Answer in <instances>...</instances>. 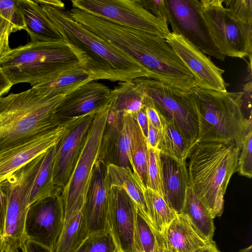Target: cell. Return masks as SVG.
<instances>
[{
	"label": "cell",
	"instance_id": "41",
	"mask_svg": "<svg viewBox=\"0 0 252 252\" xmlns=\"http://www.w3.org/2000/svg\"><path fill=\"white\" fill-rule=\"evenodd\" d=\"M19 249L22 252H52L50 249L27 238L23 240Z\"/></svg>",
	"mask_w": 252,
	"mask_h": 252
},
{
	"label": "cell",
	"instance_id": "17",
	"mask_svg": "<svg viewBox=\"0 0 252 252\" xmlns=\"http://www.w3.org/2000/svg\"><path fill=\"white\" fill-rule=\"evenodd\" d=\"M71 120L0 152V184L21 167L56 145L67 130Z\"/></svg>",
	"mask_w": 252,
	"mask_h": 252
},
{
	"label": "cell",
	"instance_id": "11",
	"mask_svg": "<svg viewBox=\"0 0 252 252\" xmlns=\"http://www.w3.org/2000/svg\"><path fill=\"white\" fill-rule=\"evenodd\" d=\"M168 23L172 32L181 35L205 54L221 61L226 57L217 47L199 9V0H165Z\"/></svg>",
	"mask_w": 252,
	"mask_h": 252
},
{
	"label": "cell",
	"instance_id": "47",
	"mask_svg": "<svg viewBox=\"0 0 252 252\" xmlns=\"http://www.w3.org/2000/svg\"><path fill=\"white\" fill-rule=\"evenodd\" d=\"M40 3L48 4L51 6L58 7L60 8H65L64 3L61 1L57 0H37Z\"/></svg>",
	"mask_w": 252,
	"mask_h": 252
},
{
	"label": "cell",
	"instance_id": "39",
	"mask_svg": "<svg viewBox=\"0 0 252 252\" xmlns=\"http://www.w3.org/2000/svg\"><path fill=\"white\" fill-rule=\"evenodd\" d=\"M11 33L10 22L0 15V60L11 49L9 39Z\"/></svg>",
	"mask_w": 252,
	"mask_h": 252
},
{
	"label": "cell",
	"instance_id": "4",
	"mask_svg": "<svg viewBox=\"0 0 252 252\" xmlns=\"http://www.w3.org/2000/svg\"><path fill=\"white\" fill-rule=\"evenodd\" d=\"M86 54L65 41L30 42L11 49L0 60V66L13 85L32 87L67 68L81 66L86 71Z\"/></svg>",
	"mask_w": 252,
	"mask_h": 252
},
{
	"label": "cell",
	"instance_id": "35",
	"mask_svg": "<svg viewBox=\"0 0 252 252\" xmlns=\"http://www.w3.org/2000/svg\"><path fill=\"white\" fill-rule=\"evenodd\" d=\"M0 15L10 22L12 32L26 30L24 18L17 0H0Z\"/></svg>",
	"mask_w": 252,
	"mask_h": 252
},
{
	"label": "cell",
	"instance_id": "12",
	"mask_svg": "<svg viewBox=\"0 0 252 252\" xmlns=\"http://www.w3.org/2000/svg\"><path fill=\"white\" fill-rule=\"evenodd\" d=\"M63 224V210L60 194L39 199L29 206L24 227L25 238L52 250Z\"/></svg>",
	"mask_w": 252,
	"mask_h": 252
},
{
	"label": "cell",
	"instance_id": "21",
	"mask_svg": "<svg viewBox=\"0 0 252 252\" xmlns=\"http://www.w3.org/2000/svg\"><path fill=\"white\" fill-rule=\"evenodd\" d=\"M163 237L165 249L169 252H194L209 243L199 235L183 214H178L172 220Z\"/></svg>",
	"mask_w": 252,
	"mask_h": 252
},
{
	"label": "cell",
	"instance_id": "30",
	"mask_svg": "<svg viewBox=\"0 0 252 252\" xmlns=\"http://www.w3.org/2000/svg\"><path fill=\"white\" fill-rule=\"evenodd\" d=\"M88 236L82 212H80L64 223L52 252H74Z\"/></svg>",
	"mask_w": 252,
	"mask_h": 252
},
{
	"label": "cell",
	"instance_id": "48",
	"mask_svg": "<svg viewBox=\"0 0 252 252\" xmlns=\"http://www.w3.org/2000/svg\"><path fill=\"white\" fill-rule=\"evenodd\" d=\"M6 246V242L3 236L0 235V252H2Z\"/></svg>",
	"mask_w": 252,
	"mask_h": 252
},
{
	"label": "cell",
	"instance_id": "10",
	"mask_svg": "<svg viewBox=\"0 0 252 252\" xmlns=\"http://www.w3.org/2000/svg\"><path fill=\"white\" fill-rule=\"evenodd\" d=\"M72 7L110 21L141 29L166 38L168 23L146 10L138 0H73Z\"/></svg>",
	"mask_w": 252,
	"mask_h": 252
},
{
	"label": "cell",
	"instance_id": "6",
	"mask_svg": "<svg viewBox=\"0 0 252 252\" xmlns=\"http://www.w3.org/2000/svg\"><path fill=\"white\" fill-rule=\"evenodd\" d=\"M110 103L97 111L87 132L71 176L61 191L64 223L82 212L94 165L100 157Z\"/></svg>",
	"mask_w": 252,
	"mask_h": 252
},
{
	"label": "cell",
	"instance_id": "33",
	"mask_svg": "<svg viewBox=\"0 0 252 252\" xmlns=\"http://www.w3.org/2000/svg\"><path fill=\"white\" fill-rule=\"evenodd\" d=\"M147 164L146 187L157 191L163 197L160 151L147 146Z\"/></svg>",
	"mask_w": 252,
	"mask_h": 252
},
{
	"label": "cell",
	"instance_id": "50",
	"mask_svg": "<svg viewBox=\"0 0 252 252\" xmlns=\"http://www.w3.org/2000/svg\"><path fill=\"white\" fill-rule=\"evenodd\" d=\"M239 252H252V246L242 249L239 251Z\"/></svg>",
	"mask_w": 252,
	"mask_h": 252
},
{
	"label": "cell",
	"instance_id": "42",
	"mask_svg": "<svg viewBox=\"0 0 252 252\" xmlns=\"http://www.w3.org/2000/svg\"><path fill=\"white\" fill-rule=\"evenodd\" d=\"M7 209V197L0 184V235L3 236Z\"/></svg>",
	"mask_w": 252,
	"mask_h": 252
},
{
	"label": "cell",
	"instance_id": "2",
	"mask_svg": "<svg viewBox=\"0 0 252 252\" xmlns=\"http://www.w3.org/2000/svg\"><path fill=\"white\" fill-rule=\"evenodd\" d=\"M65 96L44 95L32 87L0 97V152L60 126L56 112Z\"/></svg>",
	"mask_w": 252,
	"mask_h": 252
},
{
	"label": "cell",
	"instance_id": "5",
	"mask_svg": "<svg viewBox=\"0 0 252 252\" xmlns=\"http://www.w3.org/2000/svg\"><path fill=\"white\" fill-rule=\"evenodd\" d=\"M198 116L196 143L230 142L241 149L244 137L252 128V117L243 112V92L217 91L193 88L190 92Z\"/></svg>",
	"mask_w": 252,
	"mask_h": 252
},
{
	"label": "cell",
	"instance_id": "32",
	"mask_svg": "<svg viewBox=\"0 0 252 252\" xmlns=\"http://www.w3.org/2000/svg\"><path fill=\"white\" fill-rule=\"evenodd\" d=\"M147 150L146 139L134 118L130 147L134 168L133 172L139 176L145 185L147 177Z\"/></svg>",
	"mask_w": 252,
	"mask_h": 252
},
{
	"label": "cell",
	"instance_id": "38",
	"mask_svg": "<svg viewBox=\"0 0 252 252\" xmlns=\"http://www.w3.org/2000/svg\"><path fill=\"white\" fill-rule=\"evenodd\" d=\"M138 0L146 10L157 18L168 23L169 12L165 0Z\"/></svg>",
	"mask_w": 252,
	"mask_h": 252
},
{
	"label": "cell",
	"instance_id": "45",
	"mask_svg": "<svg viewBox=\"0 0 252 252\" xmlns=\"http://www.w3.org/2000/svg\"><path fill=\"white\" fill-rule=\"evenodd\" d=\"M12 86V84L8 79L0 66V97L7 94Z\"/></svg>",
	"mask_w": 252,
	"mask_h": 252
},
{
	"label": "cell",
	"instance_id": "31",
	"mask_svg": "<svg viewBox=\"0 0 252 252\" xmlns=\"http://www.w3.org/2000/svg\"><path fill=\"white\" fill-rule=\"evenodd\" d=\"M150 221L163 236L169 224L177 216L157 191L146 187L144 192Z\"/></svg>",
	"mask_w": 252,
	"mask_h": 252
},
{
	"label": "cell",
	"instance_id": "8",
	"mask_svg": "<svg viewBox=\"0 0 252 252\" xmlns=\"http://www.w3.org/2000/svg\"><path fill=\"white\" fill-rule=\"evenodd\" d=\"M199 9L223 55L240 59L252 56V26L234 17L223 5V0H199Z\"/></svg>",
	"mask_w": 252,
	"mask_h": 252
},
{
	"label": "cell",
	"instance_id": "9",
	"mask_svg": "<svg viewBox=\"0 0 252 252\" xmlns=\"http://www.w3.org/2000/svg\"><path fill=\"white\" fill-rule=\"evenodd\" d=\"M44 155L24 165L0 183L7 197L3 237L8 245L18 249L25 238L30 193Z\"/></svg>",
	"mask_w": 252,
	"mask_h": 252
},
{
	"label": "cell",
	"instance_id": "1",
	"mask_svg": "<svg viewBox=\"0 0 252 252\" xmlns=\"http://www.w3.org/2000/svg\"><path fill=\"white\" fill-rule=\"evenodd\" d=\"M63 40L84 52L89 60L86 71L94 81L126 82L152 79L151 73L133 58L74 20L65 8L38 2Z\"/></svg>",
	"mask_w": 252,
	"mask_h": 252
},
{
	"label": "cell",
	"instance_id": "43",
	"mask_svg": "<svg viewBox=\"0 0 252 252\" xmlns=\"http://www.w3.org/2000/svg\"><path fill=\"white\" fill-rule=\"evenodd\" d=\"M160 129L154 127L148 121V131L146 140L147 146L158 148Z\"/></svg>",
	"mask_w": 252,
	"mask_h": 252
},
{
	"label": "cell",
	"instance_id": "25",
	"mask_svg": "<svg viewBox=\"0 0 252 252\" xmlns=\"http://www.w3.org/2000/svg\"><path fill=\"white\" fill-rule=\"evenodd\" d=\"M146 98L145 94L132 81L119 82L111 90V108L118 114H127L135 118L137 112L145 107Z\"/></svg>",
	"mask_w": 252,
	"mask_h": 252
},
{
	"label": "cell",
	"instance_id": "14",
	"mask_svg": "<svg viewBox=\"0 0 252 252\" xmlns=\"http://www.w3.org/2000/svg\"><path fill=\"white\" fill-rule=\"evenodd\" d=\"M96 112H91L72 120L67 130L57 144L53 176L54 184L61 192L71 176Z\"/></svg>",
	"mask_w": 252,
	"mask_h": 252
},
{
	"label": "cell",
	"instance_id": "26",
	"mask_svg": "<svg viewBox=\"0 0 252 252\" xmlns=\"http://www.w3.org/2000/svg\"><path fill=\"white\" fill-rule=\"evenodd\" d=\"M159 115L161 127L158 149L181 162L186 161L195 145L189 141L174 124Z\"/></svg>",
	"mask_w": 252,
	"mask_h": 252
},
{
	"label": "cell",
	"instance_id": "16",
	"mask_svg": "<svg viewBox=\"0 0 252 252\" xmlns=\"http://www.w3.org/2000/svg\"><path fill=\"white\" fill-rule=\"evenodd\" d=\"M105 162H96L82 212L88 236L108 232V212L110 185Z\"/></svg>",
	"mask_w": 252,
	"mask_h": 252
},
{
	"label": "cell",
	"instance_id": "36",
	"mask_svg": "<svg viewBox=\"0 0 252 252\" xmlns=\"http://www.w3.org/2000/svg\"><path fill=\"white\" fill-rule=\"evenodd\" d=\"M252 128L246 133L241 149L237 171L241 175L251 178L252 176Z\"/></svg>",
	"mask_w": 252,
	"mask_h": 252
},
{
	"label": "cell",
	"instance_id": "7",
	"mask_svg": "<svg viewBox=\"0 0 252 252\" xmlns=\"http://www.w3.org/2000/svg\"><path fill=\"white\" fill-rule=\"evenodd\" d=\"M132 81L151 100L158 113L195 145L198 133V116L191 93L148 78Z\"/></svg>",
	"mask_w": 252,
	"mask_h": 252
},
{
	"label": "cell",
	"instance_id": "18",
	"mask_svg": "<svg viewBox=\"0 0 252 252\" xmlns=\"http://www.w3.org/2000/svg\"><path fill=\"white\" fill-rule=\"evenodd\" d=\"M111 90L103 84L92 81L86 83L66 95L58 107L56 116L60 125L97 112L110 100Z\"/></svg>",
	"mask_w": 252,
	"mask_h": 252
},
{
	"label": "cell",
	"instance_id": "19",
	"mask_svg": "<svg viewBox=\"0 0 252 252\" xmlns=\"http://www.w3.org/2000/svg\"><path fill=\"white\" fill-rule=\"evenodd\" d=\"M160 159L163 198L172 210L180 214L189 186L186 161L181 162L160 152Z\"/></svg>",
	"mask_w": 252,
	"mask_h": 252
},
{
	"label": "cell",
	"instance_id": "44",
	"mask_svg": "<svg viewBox=\"0 0 252 252\" xmlns=\"http://www.w3.org/2000/svg\"><path fill=\"white\" fill-rule=\"evenodd\" d=\"M135 119L140 127L145 139H146L148 131V119L146 115L145 107L137 112L135 117Z\"/></svg>",
	"mask_w": 252,
	"mask_h": 252
},
{
	"label": "cell",
	"instance_id": "13",
	"mask_svg": "<svg viewBox=\"0 0 252 252\" xmlns=\"http://www.w3.org/2000/svg\"><path fill=\"white\" fill-rule=\"evenodd\" d=\"M165 39L193 75L197 87L227 91L229 84L222 77L224 70L215 64L206 54L180 34L170 32Z\"/></svg>",
	"mask_w": 252,
	"mask_h": 252
},
{
	"label": "cell",
	"instance_id": "28",
	"mask_svg": "<svg viewBox=\"0 0 252 252\" xmlns=\"http://www.w3.org/2000/svg\"><path fill=\"white\" fill-rule=\"evenodd\" d=\"M134 117L127 114H122L120 125L113 132L107 142V152L111 144L115 149L118 164L121 167H132L134 170L130 153L131 136Z\"/></svg>",
	"mask_w": 252,
	"mask_h": 252
},
{
	"label": "cell",
	"instance_id": "37",
	"mask_svg": "<svg viewBox=\"0 0 252 252\" xmlns=\"http://www.w3.org/2000/svg\"><path fill=\"white\" fill-rule=\"evenodd\" d=\"M228 8L236 18L249 25H252V0H223Z\"/></svg>",
	"mask_w": 252,
	"mask_h": 252
},
{
	"label": "cell",
	"instance_id": "3",
	"mask_svg": "<svg viewBox=\"0 0 252 252\" xmlns=\"http://www.w3.org/2000/svg\"><path fill=\"white\" fill-rule=\"evenodd\" d=\"M240 149L233 142L196 143L189 156V186L213 219L221 216L224 195L237 171Z\"/></svg>",
	"mask_w": 252,
	"mask_h": 252
},
{
	"label": "cell",
	"instance_id": "22",
	"mask_svg": "<svg viewBox=\"0 0 252 252\" xmlns=\"http://www.w3.org/2000/svg\"><path fill=\"white\" fill-rule=\"evenodd\" d=\"M106 171L110 188L123 189L150 222L144 194L146 186L139 176L132 171L130 167H121L111 163L107 164Z\"/></svg>",
	"mask_w": 252,
	"mask_h": 252
},
{
	"label": "cell",
	"instance_id": "49",
	"mask_svg": "<svg viewBox=\"0 0 252 252\" xmlns=\"http://www.w3.org/2000/svg\"><path fill=\"white\" fill-rule=\"evenodd\" d=\"M2 252H20L18 249L13 248L8 245L6 244V246L5 247Z\"/></svg>",
	"mask_w": 252,
	"mask_h": 252
},
{
	"label": "cell",
	"instance_id": "23",
	"mask_svg": "<svg viewBox=\"0 0 252 252\" xmlns=\"http://www.w3.org/2000/svg\"><path fill=\"white\" fill-rule=\"evenodd\" d=\"M92 81H94L93 79L81 66H76L63 70L32 87L44 95H66Z\"/></svg>",
	"mask_w": 252,
	"mask_h": 252
},
{
	"label": "cell",
	"instance_id": "27",
	"mask_svg": "<svg viewBox=\"0 0 252 252\" xmlns=\"http://www.w3.org/2000/svg\"><path fill=\"white\" fill-rule=\"evenodd\" d=\"M57 144L44 153L31 190L29 206L39 199L61 194L54 184L53 176Z\"/></svg>",
	"mask_w": 252,
	"mask_h": 252
},
{
	"label": "cell",
	"instance_id": "34",
	"mask_svg": "<svg viewBox=\"0 0 252 252\" xmlns=\"http://www.w3.org/2000/svg\"><path fill=\"white\" fill-rule=\"evenodd\" d=\"M74 252H120L110 231L88 236Z\"/></svg>",
	"mask_w": 252,
	"mask_h": 252
},
{
	"label": "cell",
	"instance_id": "51",
	"mask_svg": "<svg viewBox=\"0 0 252 252\" xmlns=\"http://www.w3.org/2000/svg\"><path fill=\"white\" fill-rule=\"evenodd\" d=\"M164 252H169L166 249H164Z\"/></svg>",
	"mask_w": 252,
	"mask_h": 252
},
{
	"label": "cell",
	"instance_id": "24",
	"mask_svg": "<svg viewBox=\"0 0 252 252\" xmlns=\"http://www.w3.org/2000/svg\"><path fill=\"white\" fill-rule=\"evenodd\" d=\"M180 214L187 218L192 226L203 239L208 242L213 241L215 229L214 219L190 186L187 189Z\"/></svg>",
	"mask_w": 252,
	"mask_h": 252
},
{
	"label": "cell",
	"instance_id": "46",
	"mask_svg": "<svg viewBox=\"0 0 252 252\" xmlns=\"http://www.w3.org/2000/svg\"><path fill=\"white\" fill-rule=\"evenodd\" d=\"M194 252H221L217 246L216 243L213 240L208 243L205 246L198 249Z\"/></svg>",
	"mask_w": 252,
	"mask_h": 252
},
{
	"label": "cell",
	"instance_id": "40",
	"mask_svg": "<svg viewBox=\"0 0 252 252\" xmlns=\"http://www.w3.org/2000/svg\"><path fill=\"white\" fill-rule=\"evenodd\" d=\"M145 108L149 122L154 127L160 129L161 127V122L159 114L154 106L152 102L147 96Z\"/></svg>",
	"mask_w": 252,
	"mask_h": 252
},
{
	"label": "cell",
	"instance_id": "29",
	"mask_svg": "<svg viewBox=\"0 0 252 252\" xmlns=\"http://www.w3.org/2000/svg\"><path fill=\"white\" fill-rule=\"evenodd\" d=\"M165 244L163 236L137 209L135 232L136 252H164Z\"/></svg>",
	"mask_w": 252,
	"mask_h": 252
},
{
	"label": "cell",
	"instance_id": "15",
	"mask_svg": "<svg viewBox=\"0 0 252 252\" xmlns=\"http://www.w3.org/2000/svg\"><path fill=\"white\" fill-rule=\"evenodd\" d=\"M137 210L136 204L123 189L110 187L108 228L120 252H136L135 232Z\"/></svg>",
	"mask_w": 252,
	"mask_h": 252
},
{
	"label": "cell",
	"instance_id": "20",
	"mask_svg": "<svg viewBox=\"0 0 252 252\" xmlns=\"http://www.w3.org/2000/svg\"><path fill=\"white\" fill-rule=\"evenodd\" d=\"M17 2L24 18L26 31L31 42L63 41L62 36L51 23L36 0H17Z\"/></svg>",
	"mask_w": 252,
	"mask_h": 252
}]
</instances>
